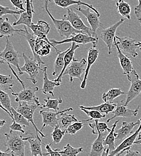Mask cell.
Masks as SVG:
<instances>
[{
	"label": "cell",
	"instance_id": "cell-1",
	"mask_svg": "<svg viewBox=\"0 0 141 156\" xmlns=\"http://www.w3.org/2000/svg\"><path fill=\"white\" fill-rule=\"evenodd\" d=\"M4 135L6 138L4 145L7 150L5 152L11 154L12 156H25V146L28 142L23 139L19 132L10 130L9 133H5Z\"/></svg>",
	"mask_w": 141,
	"mask_h": 156
},
{
	"label": "cell",
	"instance_id": "cell-2",
	"mask_svg": "<svg viewBox=\"0 0 141 156\" xmlns=\"http://www.w3.org/2000/svg\"><path fill=\"white\" fill-rule=\"evenodd\" d=\"M50 0H45L44 1V10L48 13V15L49 16L50 18L52 20L57 32L58 33L60 36L61 37H66V38H69L71 37L72 35H74L75 34L79 33H82L81 31L76 30L70 23V22L67 20H57L55 19L51 13L50 12L49 8H48V5L49 3L50 2Z\"/></svg>",
	"mask_w": 141,
	"mask_h": 156
},
{
	"label": "cell",
	"instance_id": "cell-3",
	"mask_svg": "<svg viewBox=\"0 0 141 156\" xmlns=\"http://www.w3.org/2000/svg\"><path fill=\"white\" fill-rule=\"evenodd\" d=\"M0 58L1 64L6 63L7 64H12L17 68L19 72V75L21 76L23 74L20 70L19 66V54L15 49L10 40L9 39V37H6L5 47L4 51L0 53Z\"/></svg>",
	"mask_w": 141,
	"mask_h": 156
},
{
	"label": "cell",
	"instance_id": "cell-4",
	"mask_svg": "<svg viewBox=\"0 0 141 156\" xmlns=\"http://www.w3.org/2000/svg\"><path fill=\"white\" fill-rule=\"evenodd\" d=\"M19 105L15 109L18 112L22 114L24 117H25L34 126L36 130V135L37 136H39V135H41L42 138L46 137V135L40 130L36 126L34 121V114L36 110L40 108L36 103L26 102V101H20L18 103Z\"/></svg>",
	"mask_w": 141,
	"mask_h": 156
},
{
	"label": "cell",
	"instance_id": "cell-5",
	"mask_svg": "<svg viewBox=\"0 0 141 156\" xmlns=\"http://www.w3.org/2000/svg\"><path fill=\"white\" fill-rule=\"evenodd\" d=\"M86 64L87 61L85 59L78 61L74 57L70 64L64 71L63 76L68 75L71 83L73 82L74 78H78L82 82L83 79V75H85V73Z\"/></svg>",
	"mask_w": 141,
	"mask_h": 156
},
{
	"label": "cell",
	"instance_id": "cell-6",
	"mask_svg": "<svg viewBox=\"0 0 141 156\" xmlns=\"http://www.w3.org/2000/svg\"><path fill=\"white\" fill-rule=\"evenodd\" d=\"M22 57L25 62L23 66L20 67V70L23 73L25 72L29 75V78H26V79L31 80L32 83L35 85L37 82L36 78L40 72L43 71V69L41 68V65L34 59L28 57L25 54H22Z\"/></svg>",
	"mask_w": 141,
	"mask_h": 156
},
{
	"label": "cell",
	"instance_id": "cell-7",
	"mask_svg": "<svg viewBox=\"0 0 141 156\" xmlns=\"http://www.w3.org/2000/svg\"><path fill=\"white\" fill-rule=\"evenodd\" d=\"M51 42L55 46H58L62 44L69 43H76L77 44H86L88 43H92L93 46L97 47L99 43V38L98 37H95L93 36H90L88 34H86L83 33H79L72 35L69 38L57 41L55 39H50Z\"/></svg>",
	"mask_w": 141,
	"mask_h": 156
},
{
	"label": "cell",
	"instance_id": "cell-8",
	"mask_svg": "<svg viewBox=\"0 0 141 156\" xmlns=\"http://www.w3.org/2000/svg\"><path fill=\"white\" fill-rule=\"evenodd\" d=\"M63 19L69 20L72 25L77 30L81 31L83 33L88 34L90 36L97 37L93 33L91 28H90L85 25L80 16L75 13L73 10L68 9L67 10V13L64 15Z\"/></svg>",
	"mask_w": 141,
	"mask_h": 156
},
{
	"label": "cell",
	"instance_id": "cell-9",
	"mask_svg": "<svg viewBox=\"0 0 141 156\" xmlns=\"http://www.w3.org/2000/svg\"><path fill=\"white\" fill-rule=\"evenodd\" d=\"M115 39L122 52L130 55L133 58L138 56L136 52L138 48L141 45V41H136V40L130 37L115 36Z\"/></svg>",
	"mask_w": 141,
	"mask_h": 156
},
{
	"label": "cell",
	"instance_id": "cell-10",
	"mask_svg": "<svg viewBox=\"0 0 141 156\" xmlns=\"http://www.w3.org/2000/svg\"><path fill=\"white\" fill-rule=\"evenodd\" d=\"M130 82V87L127 93L125 105H128L132 100L138 98L141 93V79L135 70L129 76H127Z\"/></svg>",
	"mask_w": 141,
	"mask_h": 156
},
{
	"label": "cell",
	"instance_id": "cell-11",
	"mask_svg": "<svg viewBox=\"0 0 141 156\" xmlns=\"http://www.w3.org/2000/svg\"><path fill=\"white\" fill-rule=\"evenodd\" d=\"M39 91V88L38 87H28L25 88L23 90L20 91V92L18 93H14V91L11 90L12 95L15 97V101L16 102H20V101H26V102H31V103H36L39 107H41V104L39 98L36 97V93Z\"/></svg>",
	"mask_w": 141,
	"mask_h": 156
},
{
	"label": "cell",
	"instance_id": "cell-12",
	"mask_svg": "<svg viewBox=\"0 0 141 156\" xmlns=\"http://www.w3.org/2000/svg\"><path fill=\"white\" fill-rule=\"evenodd\" d=\"M125 21V19L122 18L116 22L115 24L111 25V27L104 28L101 30L100 33V38L106 44L108 48V54L111 55L112 54V46L114 44V40L115 37V34L117 28L121 25Z\"/></svg>",
	"mask_w": 141,
	"mask_h": 156
},
{
	"label": "cell",
	"instance_id": "cell-13",
	"mask_svg": "<svg viewBox=\"0 0 141 156\" xmlns=\"http://www.w3.org/2000/svg\"><path fill=\"white\" fill-rule=\"evenodd\" d=\"M73 110V108H69L64 111H56V112L46 111L41 110L40 111V114L43 118V125L41 128V131H43V130L47 126H49L52 128H54L57 126H59L58 115L61 113L72 111Z\"/></svg>",
	"mask_w": 141,
	"mask_h": 156
},
{
	"label": "cell",
	"instance_id": "cell-14",
	"mask_svg": "<svg viewBox=\"0 0 141 156\" xmlns=\"http://www.w3.org/2000/svg\"><path fill=\"white\" fill-rule=\"evenodd\" d=\"M140 106H138L136 109H132L127 107V105H125V101L121 100L120 102H117V106L115 109L113 111L114 115L111 118L107 119L106 122H109L114 119L121 117L124 118H130L132 117H136L138 115Z\"/></svg>",
	"mask_w": 141,
	"mask_h": 156
},
{
	"label": "cell",
	"instance_id": "cell-15",
	"mask_svg": "<svg viewBox=\"0 0 141 156\" xmlns=\"http://www.w3.org/2000/svg\"><path fill=\"white\" fill-rule=\"evenodd\" d=\"M75 9L81 13L87 20L88 22L89 23L92 31L95 36H97L96 32L99 28H100L101 26L102 25V23H101L99 17L100 16L96 13L95 12H94L92 9L90 8L86 7V9H83L81 7V5L77 7H75Z\"/></svg>",
	"mask_w": 141,
	"mask_h": 156
},
{
	"label": "cell",
	"instance_id": "cell-16",
	"mask_svg": "<svg viewBox=\"0 0 141 156\" xmlns=\"http://www.w3.org/2000/svg\"><path fill=\"white\" fill-rule=\"evenodd\" d=\"M141 131V122L138 129L131 135L124 139L115 150L109 153V156H122L127 150L130 149L133 145H134L135 142L138 139Z\"/></svg>",
	"mask_w": 141,
	"mask_h": 156
},
{
	"label": "cell",
	"instance_id": "cell-17",
	"mask_svg": "<svg viewBox=\"0 0 141 156\" xmlns=\"http://www.w3.org/2000/svg\"><path fill=\"white\" fill-rule=\"evenodd\" d=\"M99 55V50L97 47H91L89 49L87 57V64L83 79L81 82V89H85L86 85V80L92 66L96 62Z\"/></svg>",
	"mask_w": 141,
	"mask_h": 156
},
{
	"label": "cell",
	"instance_id": "cell-18",
	"mask_svg": "<svg viewBox=\"0 0 141 156\" xmlns=\"http://www.w3.org/2000/svg\"><path fill=\"white\" fill-rule=\"evenodd\" d=\"M52 47L55 49L57 54L60 52V51L58 50L51 41H48L44 39L37 37L35 45V52L40 57H46L49 55L51 53Z\"/></svg>",
	"mask_w": 141,
	"mask_h": 156
},
{
	"label": "cell",
	"instance_id": "cell-19",
	"mask_svg": "<svg viewBox=\"0 0 141 156\" xmlns=\"http://www.w3.org/2000/svg\"><path fill=\"white\" fill-rule=\"evenodd\" d=\"M114 45L117 49L118 58L119 59L121 68L123 71V74L128 76L135 70V69L133 68V63L131 59L129 58L127 55H124V53L122 52V51L119 48L116 41L115 39L114 40Z\"/></svg>",
	"mask_w": 141,
	"mask_h": 156
},
{
	"label": "cell",
	"instance_id": "cell-20",
	"mask_svg": "<svg viewBox=\"0 0 141 156\" xmlns=\"http://www.w3.org/2000/svg\"><path fill=\"white\" fill-rule=\"evenodd\" d=\"M141 122V118L135 122H127L122 121L121 128L117 130H115V133L117 134L116 140H123L127 137L131 135L133 133V130L135 127L139 125Z\"/></svg>",
	"mask_w": 141,
	"mask_h": 156
},
{
	"label": "cell",
	"instance_id": "cell-21",
	"mask_svg": "<svg viewBox=\"0 0 141 156\" xmlns=\"http://www.w3.org/2000/svg\"><path fill=\"white\" fill-rule=\"evenodd\" d=\"M30 28L37 37L44 39L48 41H51L47 37V35L51 30V26L46 21L40 20H38L37 24L33 23Z\"/></svg>",
	"mask_w": 141,
	"mask_h": 156
},
{
	"label": "cell",
	"instance_id": "cell-22",
	"mask_svg": "<svg viewBox=\"0 0 141 156\" xmlns=\"http://www.w3.org/2000/svg\"><path fill=\"white\" fill-rule=\"evenodd\" d=\"M28 136L23 137V139L26 140L30 145V151L31 155L33 156H43L41 150V139L39 136L36 135L34 136V134L28 132L27 133Z\"/></svg>",
	"mask_w": 141,
	"mask_h": 156
},
{
	"label": "cell",
	"instance_id": "cell-23",
	"mask_svg": "<svg viewBox=\"0 0 141 156\" xmlns=\"http://www.w3.org/2000/svg\"><path fill=\"white\" fill-rule=\"evenodd\" d=\"M47 70L48 67H44L42 71L43 72V85L41 89V91L45 95L51 94L52 96L54 97V90L55 87L60 86L61 82L55 81V80H49L48 78Z\"/></svg>",
	"mask_w": 141,
	"mask_h": 156
},
{
	"label": "cell",
	"instance_id": "cell-24",
	"mask_svg": "<svg viewBox=\"0 0 141 156\" xmlns=\"http://www.w3.org/2000/svg\"><path fill=\"white\" fill-rule=\"evenodd\" d=\"M97 131L98 133V136L92 144L91 151L89 154L90 156H101L103 150L104 149V141L106 137L108 135L107 133L109 132H107L103 133L99 130Z\"/></svg>",
	"mask_w": 141,
	"mask_h": 156
},
{
	"label": "cell",
	"instance_id": "cell-25",
	"mask_svg": "<svg viewBox=\"0 0 141 156\" xmlns=\"http://www.w3.org/2000/svg\"><path fill=\"white\" fill-rule=\"evenodd\" d=\"M24 30L15 29L13 28V25L10 24L7 18L3 19L1 18L0 19V33L1 38L3 37H10L13 36L15 33H22L24 32Z\"/></svg>",
	"mask_w": 141,
	"mask_h": 156
},
{
	"label": "cell",
	"instance_id": "cell-26",
	"mask_svg": "<svg viewBox=\"0 0 141 156\" xmlns=\"http://www.w3.org/2000/svg\"><path fill=\"white\" fill-rule=\"evenodd\" d=\"M79 44H77L76 43H72L71 46H70V49L69 51L66 53L64 57V66L63 67V69L60 75L57 77V79H54L55 81L61 82H62V79L63 76V73L65 69L67 68V67L70 64L74 58V55H75V51L79 48Z\"/></svg>",
	"mask_w": 141,
	"mask_h": 156
},
{
	"label": "cell",
	"instance_id": "cell-27",
	"mask_svg": "<svg viewBox=\"0 0 141 156\" xmlns=\"http://www.w3.org/2000/svg\"><path fill=\"white\" fill-rule=\"evenodd\" d=\"M54 2L57 6L62 9H67L68 7L73 5H78V6L83 5L85 7H88L91 9H92L94 12H95L100 16V13L95 7H93V5L87 4L85 2H82L79 0H77V1L76 0H54Z\"/></svg>",
	"mask_w": 141,
	"mask_h": 156
},
{
	"label": "cell",
	"instance_id": "cell-28",
	"mask_svg": "<svg viewBox=\"0 0 141 156\" xmlns=\"http://www.w3.org/2000/svg\"><path fill=\"white\" fill-rule=\"evenodd\" d=\"M24 32L23 33V36L26 40V41H28L30 47L31 48V50L33 52V54L34 55V59L40 64V65H42V64H44V62L43 61L41 58V57L39 55H38L36 52H35V45H36V38L37 36L36 35H34V34H32L31 33H30L27 28H26V26L25 25L24 27Z\"/></svg>",
	"mask_w": 141,
	"mask_h": 156
},
{
	"label": "cell",
	"instance_id": "cell-29",
	"mask_svg": "<svg viewBox=\"0 0 141 156\" xmlns=\"http://www.w3.org/2000/svg\"><path fill=\"white\" fill-rule=\"evenodd\" d=\"M117 106V103H115L114 102H104V103H102L98 106H80L79 107L85 108L86 109H94L99 111L102 114H104L106 115H108L110 113H112L113 111L115 109Z\"/></svg>",
	"mask_w": 141,
	"mask_h": 156
},
{
	"label": "cell",
	"instance_id": "cell-30",
	"mask_svg": "<svg viewBox=\"0 0 141 156\" xmlns=\"http://www.w3.org/2000/svg\"><path fill=\"white\" fill-rule=\"evenodd\" d=\"M118 122H119V120H117L114 123V124L112 126V129L111 132H109V133L106 137L104 141V146L107 145L109 147L110 149V153L115 150V148H117L115 145L116 136H117V134L115 133V129Z\"/></svg>",
	"mask_w": 141,
	"mask_h": 156
},
{
	"label": "cell",
	"instance_id": "cell-31",
	"mask_svg": "<svg viewBox=\"0 0 141 156\" xmlns=\"http://www.w3.org/2000/svg\"><path fill=\"white\" fill-rule=\"evenodd\" d=\"M70 48L64 51L59 52L55 59L54 65V72L52 75L54 76H58L61 73L64 66V57L66 53L69 51Z\"/></svg>",
	"mask_w": 141,
	"mask_h": 156
},
{
	"label": "cell",
	"instance_id": "cell-32",
	"mask_svg": "<svg viewBox=\"0 0 141 156\" xmlns=\"http://www.w3.org/2000/svg\"><path fill=\"white\" fill-rule=\"evenodd\" d=\"M59 120V126L61 129L63 128L66 129L69 126H70L73 123L79 121L74 115L69 114L66 112L61 113L58 115Z\"/></svg>",
	"mask_w": 141,
	"mask_h": 156
},
{
	"label": "cell",
	"instance_id": "cell-33",
	"mask_svg": "<svg viewBox=\"0 0 141 156\" xmlns=\"http://www.w3.org/2000/svg\"><path fill=\"white\" fill-rule=\"evenodd\" d=\"M116 7L118 13L121 16L127 19L131 20V7L124 0H118L116 2Z\"/></svg>",
	"mask_w": 141,
	"mask_h": 156
},
{
	"label": "cell",
	"instance_id": "cell-34",
	"mask_svg": "<svg viewBox=\"0 0 141 156\" xmlns=\"http://www.w3.org/2000/svg\"><path fill=\"white\" fill-rule=\"evenodd\" d=\"M125 94L127 93L122 91L120 88H111L103 94L102 99L104 102H113L115 98Z\"/></svg>",
	"mask_w": 141,
	"mask_h": 156
},
{
	"label": "cell",
	"instance_id": "cell-35",
	"mask_svg": "<svg viewBox=\"0 0 141 156\" xmlns=\"http://www.w3.org/2000/svg\"><path fill=\"white\" fill-rule=\"evenodd\" d=\"M44 101L45 103L41 106V109H43L46 108L48 109H53L55 111H59V105L62 103V100L60 97L58 99H52L47 98L44 100Z\"/></svg>",
	"mask_w": 141,
	"mask_h": 156
},
{
	"label": "cell",
	"instance_id": "cell-36",
	"mask_svg": "<svg viewBox=\"0 0 141 156\" xmlns=\"http://www.w3.org/2000/svg\"><path fill=\"white\" fill-rule=\"evenodd\" d=\"M19 16V18L18 20H15L13 23V25L18 26L20 25H24L30 28L33 23L32 20L33 17L31 16L26 11L23 12Z\"/></svg>",
	"mask_w": 141,
	"mask_h": 156
},
{
	"label": "cell",
	"instance_id": "cell-37",
	"mask_svg": "<svg viewBox=\"0 0 141 156\" xmlns=\"http://www.w3.org/2000/svg\"><path fill=\"white\" fill-rule=\"evenodd\" d=\"M15 81L13 80L11 75H0V85L1 89L5 90H12V87L14 86Z\"/></svg>",
	"mask_w": 141,
	"mask_h": 156
},
{
	"label": "cell",
	"instance_id": "cell-38",
	"mask_svg": "<svg viewBox=\"0 0 141 156\" xmlns=\"http://www.w3.org/2000/svg\"><path fill=\"white\" fill-rule=\"evenodd\" d=\"M91 120H93L91 118H90L88 119H85V120H81L79 121L75 122L71 124L70 126H69L65 130L66 133L72 135H75L78 132L81 130V129L83 128V125L85 122L90 121Z\"/></svg>",
	"mask_w": 141,
	"mask_h": 156
},
{
	"label": "cell",
	"instance_id": "cell-39",
	"mask_svg": "<svg viewBox=\"0 0 141 156\" xmlns=\"http://www.w3.org/2000/svg\"><path fill=\"white\" fill-rule=\"evenodd\" d=\"M58 151L61 156H76L83 151V148H75L71 146L70 144H67L62 150L58 149Z\"/></svg>",
	"mask_w": 141,
	"mask_h": 156
},
{
	"label": "cell",
	"instance_id": "cell-40",
	"mask_svg": "<svg viewBox=\"0 0 141 156\" xmlns=\"http://www.w3.org/2000/svg\"><path fill=\"white\" fill-rule=\"evenodd\" d=\"M0 103L1 105L7 109L11 114H13L12 109V106L11 105V100L9 94L5 93L3 90H0Z\"/></svg>",
	"mask_w": 141,
	"mask_h": 156
},
{
	"label": "cell",
	"instance_id": "cell-41",
	"mask_svg": "<svg viewBox=\"0 0 141 156\" xmlns=\"http://www.w3.org/2000/svg\"><path fill=\"white\" fill-rule=\"evenodd\" d=\"M65 133V130H62L59 126H57L54 128L53 132H52V140L51 142L55 144H60Z\"/></svg>",
	"mask_w": 141,
	"mask_h": 156
},
{
	"label": "cell",
	"instance_id": "cell-42",
	"mask_svg": "<svg viewBox=\"0 0 141 156\" xmlns=\"http://www.w3.org/2000/svg\"><path fill=\"white\" fill-rule=\"evenodd\" d=\"M12 111L13 115V120L18 123H19L20 124L24 126H29L30 125V122L24 117L22 114L19 113V112H18L16 111V109L12 107Z\"/></svg>",
	"mask_w": 141,
	"mask_h": 156
},
{
	"label": "cell",
	"instance_id": "cell-43",
	"mask_svg": "<svg viewBox=\"0 0 141 156\" xmlns=\"http://www.w3.org/2000/svg\"><path fill=\"white\" fill-rule=\"evenodd\" d=\"M79 109L92 119H94V120L99 119L100 120V119H103L104 118L106 117V114H102V113H101L100 112H99V111H97V110H94V109L89 110V109H86L81 108V107H79Z\"/></svg>",
	"mask_w": 141,
	"mask_h": 156
},
{
	"label": "cell",
	"instance_id": "cell-44",
	"mask_svg": "<svg viewBox=\"0 0 141 156\" xmlns=\"http://www.w3.org/2000/svg\"><path fill=\"white\" fill-rule=\"evenodd\" d=\"M26 11V10H25ZM24 12L23 10H13L9 7H5L2 5H0V17L2 18L3 16L6 15H12L15 20H17L16 15H20V14Z\"/></svg>",
	"mask_w": 141,
	"mask_h": 156
},
{
	"label": "cell",
	"instance_id": "cell-45",
	"mask_svg": "<svg viewBox=\"0 0 141 156\" xmlns=\"http://www.w3.org/2000/svg\"><path fill=\"white\" fill-rule=\"evenodd\" d=\"M95 127L97 130H99L101 132H110L111 129L109 128L106 122H100L99 119L95 120Z\"/></svg>",
	"mask_w": 141,
	"mask_h": 156
},
{
	"label": "cell",
	"instance_id": "cell-46",
	"mask_svg": "<svg viewBox=\"0 0 141 156\" xmlns=\"http://www.w3.org/2000/svg\"><path fill=\"white\" fill-rule=\"evenodd\" d=\"M23 127H25L24 126L20 124L19 123L13 121L12 124L9 126L10 129L11 130L13 131H16V132H19L22 134H25V130L23 129Z\"/></svg>",
	"mask_w": 141,
	"mask_h": 156
},
{
	"label": "cell",
	"instance_id": "cell-47",
	"mask_svg": "<svg viewBox=\"0 0 141 156\" xmlns=\"http://www.w3.org/2000/svg\"><path fill=\"white\" fill-rule=\"evenodd\" d=\"M51 144L52 142L50 144L48 145H46V149L47 150V153H43V156H61L60 153L58 151V149H55L54 150H52L51 148Z\"/></svg>",
	"mask_w": 141,
	"mask_h": 156
},
{
	"label": "cell",
	"instance_id": "cell-48",
	"mask_svg": "<svg viewBox=\"0 0 141 156\" xmlns=\"http://www.w3.org/2000/svg\"><path fill=\"white\" fill-rule=\"evenodd\" d=\"M26 12L32 17H33V14L35 13L34 6H33V0H26Z\"/></svg>",
	"mask_w": 141,
	"mask_h": 156
},
{
	"label": "cell",
	"instance_id": "cell-49",
	"mask_svg": "<svg viewBox=\"0 0 141 156\" xmlns=\"http://www.w3.org/2000/svg\"><path fill=\"white\" fill-rule=\"evenodd\" d=\"M10 1L12 3V4L13 5V7H15L17 10H23V11L26 10V9L23 7V5L22 0H10Z\"/></svg>",
	"mask_w": 141,
	"mask_h": 156
},
{
	"label": "cell",
	"instance_id": "cell-50",
	"mask_svg": "<svg viewBox=\"0 0 141 156\" xmlns=\"http://www.w3.org/2000/svg\"><path fill=\"white\" fill-rule=\"evenodd\" d=\"M135 14L138 21L141 20V0H138V4L134 9Z\"/></svg>",
	"mask_w": 141,
	"mask_h": 156
},
{
	"label": "cell",
	"instance_id": "cell-51",
	"mask_svg": "<svg viewBox=\"0 0 141 156\" xmlns=\"http://www.w3.org/2000/svg\"><path fill=\"white\" fill-rule=\"evenodd\" d=\"M122 156H141V154L137 151H132L131 150V148L130 149H129L127 150Z\"/></svg>",
	"mask_w": 141,
	"mask_h": 156
},
{
	"label": "cell",
	"instance_id": "cell-52",
	"mask_svg": "<svg viewBox=\"0 0 141 156\" xmlns=\"http://www.w3.org/2000/svg\"><path fill=\"white\" fill-rule=\"evenodd\" d=\"M8 66H9V68L11 69V71H12V72L13 73V74L15 76V77L16 78V79H18V80L19 82L20 83V84L22 85V87H23V88H25V84H24V83H23V82L22 80H20V78L18 76V75H17V73H16V72L13 70V69L12 67V66H11V65H10V64H7Z\"/></svg>",
	"mask_w": 141,
	"mask_h": 156
},
{
	"label": "cell",
	"instance_id": "cell-53",
	"mask_svg": "<svg viewBox=\"0 0 141 156\" xmlns=\"http://www.w3.org/2000/svg\"><path fill=\"white\" fill-rule=\"evenodd\" d=\"M109 153H110V149L109 148L108 146H104V149L103 150V152L102 153L101 156H109Z\"/></svg>",
	"mask_w": 141,
	"mask_h": 156
},
{
	"label": "cell",
	"instance_id": "cell-54",
	"mask_svg": "<svg viewBox=\"0 0 141 156\" xmlns=\"http://www.w3.org/2000/svg\"><path fill=\"white\" fill-rule=\"evenodd\" d=\"M5 124H6V121H5V120L2 119V120L0 121V127H3Z\"/></svg>",
	"mask_w": 141,
	"mask_h": 156
},
{
	"label": "cell",
	"instance_id": "cell-55",
	"mask_svg": "<svg viewBox=\"0 0 141 156\" xmlns=\"http://www.w3.org/2000/svg\"><path fill=\"white\" fill-rule=\"evenodd\" d=\"M134 145H141V138L139 139H137L135 143H134Z\"/></svg>",
	"mask_w": 141,
	"mask_h": 156
},
{
	"label": "cell",
	"instance_id": "cell-56",
	"mask_svg": "<svg viewBox=\"0 0 141 156\" xmlns=\"http://www.w3.org/2000/svg\"><path fill=\"white\" fill-rule=\"evenodd\" d=\"M141 131L140 132V133H139V136L138 137V139H141Z\"/></svg>",
	"mask_w": 141,
	"mask_h": 156
},
{
	"label": "cell",
	"instance_id": "cell-57",
	"mask_svg": "<svg viewBox=\"0 0 141 156\" xmlns=\"http://www.w3.org/2000/svg\"><path fill=\"white\" fill-rule=\"evenodd\" d=\"M139 49H140V50H141V46H139Z\"/></svg>",
	"mask_w": 141,
	"mask_h": 156
},
{
	"label": "cell",
	"instance_id": "cell-58",
	"mask_svg": "<svg viewBox=\"0 0 141 156\" xmlns=\"http://www.w3.org/2000/svg\"><path fill=\"white\" fill-rule=\"evenodd\" d=\"M139 23H140V24H141V20H139Z\"/></svg>",
	"mask_w": 141,
	"mask_h": 156
},
{
	"label": "cell",
	"instance_id": "cell-59",
	"mask_svg": "<svg viewBox=\"0 0 141 156\" xmlns=\"http://www.w3.org/2000/svg\"><path fill=\"white\" fill-rule=\"evenodd\" d=\"M112 1H115V0H112Z\"/></svg>",
	"mask_w": 141,
	"mask_h": 156
},
{
	"label": "cell",
	"instance_id": "cell-60",
	"mask_svg": "<svg viewBox=\"0 0 141 156\" xmlns=\"http://www.w3.org/2000/svg\"></svg>",
	"mask_w": 141,
	"mask_h": 156
}]
</instances>
